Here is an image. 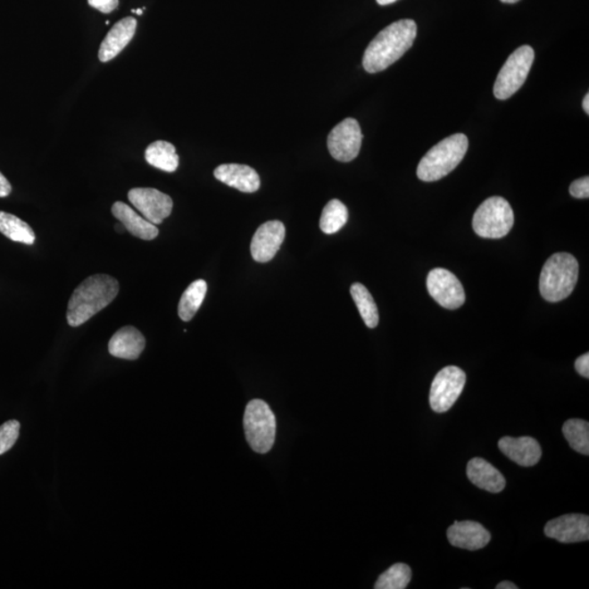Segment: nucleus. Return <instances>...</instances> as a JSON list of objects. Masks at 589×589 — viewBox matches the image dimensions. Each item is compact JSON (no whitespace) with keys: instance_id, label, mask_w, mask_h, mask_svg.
<instances>
[{"instance_id":"4c0bfd02","label":"nucleus","mask_w":589,"mask_h":589,"mask_svg":"<svg viewBox=\"0 0 589 589\" xmlns=\"http://www.w3.org/2000/svg\"><path fill=\"white\" fill-rule=\"evenodd\" d=\"M144 9H145V8L136 10V13L137 14V16H141L142 12H144Z\"/></svg>"},{"instance_id":"bb28decb","label":"nucleus","mask_w":589,"mask_h":589,"mask_svg":"<svg viewBox=\"0 0 589 589\" xmlns=\"http://www.w3.org/2000/svg\"><path fill=\"white\" fill-rule=\"evenodd\" d=\"M411 579V568L404 563H396L377 578L376 589H405Z\"/></svg>"},{"instance_id":"2eb2a0df","label":"nucleus","mask_w":589,"mask_h":589,"mask_svg":"<svg viewBox=\"0 0 589 589\" xmlns=\"http://www.w3.org/2000/svg\"><path fill=\"white\" fill-rule=\"evenodd\" d=\"M216 179L245 194L258 191L261 180L253 167L243 164H222L214 170Z\"/></svg>"},{"instance_id":"9d476101","label":"nucleus","mask_w":589,"mask_h":589,"mask_svg":"<svg viewBox=\"0 0 589 589\" xmlns=\"http://www.w3.org/2000/svg\"><path fill=\"white\" fill-rule=\"evenodd\" d=\"M427 289L440 306L454 311L463 306L465 292L460 279L448 270L436 268L427 278Z\"/></svg>"},{"instance_id":"393cba45","label":"nucleus","mask_w":589,"mask_h":589,"mask_svg":"<svg viewBox=\"0 0 589 589\" xmlns=\"http://www.w3.org/2000/svg\"><path fill=\"white\" fill-rule=\"evenodd\" d=\"M348 220V210L340 200L333 199L322 211L320 228L324 234L332 235L344 228Z\"/></svg>"},{"instance_id":"cd10ccee","label":"nucleus","mask_w":589,"mask_h":589,"mask_svg":"<svg viewBox=\"0 0 589 589\" xmlns=\"http://www.w3.org/2000/svg\"><path fill=\"white\" fill-rule=\"evenodd\" d=\"M19 432L20 422L18 420H9L0 426V455L12 449L19 438Z\"/></svg>"},{"instance_id":"9b49d317","label":"nucleus","mask_w":589,"mask_h":589,"mask_svg":"<svg viewBox=\"0 0 589 589\" xmlns=\"http://www.w3.org/2000/svg\"><path fill=\"white\" fill-rule=\"evenodd\" d=\"M128 198L145 219L154 225L162 224L173 211L174 203L170 196L154 188L131 189Z\"/></svg>"},{"instance_id":"ddd939ff","label":"nucleus","mask_w":589,"mask_h":589,"mask_svg":"<svg viewBox=\"0 0 589 589\" xmlns=\"http://www.w3.org/2000/svg\"><path fill=\"white\" fill-rule=\"evenodd\" d=\"M544 534L562 543L586 542L589 539V518L584 514L562 515L549 520Z\"/></svg>"},{"instance_id":"412c9836","label":"nucleus","mask_w":589,"mask_h":589,"mask_svg":"<svg viewBox=\"0 0 589 589\" xmlns=\"http://www.w3.org/2000/svg\"><path fill=\"white\" fill-rule=\"evenodd\" d=\"M145 160L151 166L167 173H174L179 166V156L170 142L155 141L146 147Z\"/></svg>"},{"instance_id":"f8f14e48","label":"nucleus","mask_w":589,"mask_h":589,"mask_svg":"<svg viewBox=\"0 0 589 589\" xmlns=\"http://www.w3.org/2000/svg\"><path fill=\"white\" fill-rule=\"evenodd\" d=\"M285 226L279 220H269L260 225L250 245L254 261L265 263L271 261L278 253L285 239Z\"/></svg>"},{"instance_id":"20e7f679","label":"nucleus","mask_w":589,"mask_h":589,"mask_svg":"<svg viewBox=\"0 0 589 589\" xmlns=\"http://www.w3.org/2000/svg\"><path fill=\"white\" fill-rule=\"evenodd\" d=\"M469 150V139L463 134L445 137L427 152L417 167V176L422 181H436L449 175L463 161Z\"/></svg>"},{"instance_id":"6ab92c4d","label":"nucleus","mask_w":589,"mask_h":589,"mask_svg":"<svg viewBox=\"0 0 589 589\" xmlns=\"http://www.w3.org/2000/svg\"><path fill=\"white\" fill-rule=\"evenodd\" d=\"M112 213L125 226L126 230L137 238L153 240L159 236V228L124 203H115Z\"/></svg>"},{"instance_id":"2f4dec72","label":"nucleus","mask_w":589,"mask_h":589,"mask_svg":"<svg viewBox=\"0 0 589 589\" xmlns=\"http://www.w3.org/2000/svg\"><path fill=\"white\" fill-rule=\"evenodd\" d=\"M12 185H10L6 177L0 173V198H6L12 194Z\"/></svg>"},{"instance_id":"7ed1b4c3","label":"nucleus","mask_w":589,"mask_h":589,"mask_svg":"<svg viewBox=\"0 0 589 589\" xmlns=\"http://www.w3.org/2000/svg\"><path fill=\"white\" fill-rule=\"evenodd\" d=\"M578 279V262L567 253H554L540 273L539 291L550 303L563 301L571 294Z\"/></svg>"},{"instance_id":"1a4fd4ad","label":"nucleus","mask_w":589,"mask_h":589,"mask_svg":"<svg viewBox=\"0 0 589 589\" xmlns=\"http://www.w3.org/2000/svg\"><path fill=\"white\" fill-rule=\"evenodd\" d=\"M362 134L360 122L353 118H346L333 128L328 137V149L333 159L347 163L360 154Z\"/></svg>"},{"instance_id":"6e6552de","label":"nucleus","mask_w":589,"mask_h":589,"mask_svg":"<svg viewBox=\"0 0 589 589\" xmlns=\"http://www.w3.org/2000/svg\"><path fill=\"white\" fill-rule=\"evenodd\" d=\"M466 375L459 367L444 368L432 381L430 406L436 412L448 411L464 390Z\"/></svg>"},{"instance_id":"f704fd0d","label":"nucleus","mask_w":589,"mask_h":589,"mask_svg":"<svg viewBox=\"0 0 589 589\" xmlns=\"http://www.w3.org/2000/svg\"><path fill=\"white\" fill-rule=\"evenodd\" d=\"M397 0H377V3L380 4V6H386V4H391L396 3Z\"/></svg>"},{"instance_id":"a211bd4d","label":"nucleus","mask_w":589,"mask_h":589,"mask_svg":"<svg viewBox=\"0 0 589 589\" xmlns=\"http://www.w3.org/2000/svg\"><path fill=\"white\" fill-rule=\"evenodd\" d=\"M145 347V336L134 327L121 328L108 343V352L112 356L127 361L137 360Z\"/></svg>"},{"instance_id":"e433bc0d","label":"nucleus","mask_w":589,"mask_h":589,"mask_svg":"<svg viewBox=\"0 0 589 589\" xmlns=\"http://www.w3.org/2000/svg\"><path fill=\"white\" fill-rule=\"evenodd\" d=\"M501 2H502L504 4H515V3L519 2V0H501Z\"/></svg>"},{"instance_id":"4468645a","label":"nucleus","mask_w":589,"mask_h":589,"mask_svg":"<svg viewBox=\"0 0 589 589\" xmlns=\"http://www.w3.org/2000/svg\"><path fill=\"white\" fill-rule=\"evenodd\" d=\"M137 26V20L132 17H127L118 21L103 39L100 51H98V59L102 62H107L120 55L134 38Z\"/></svg>"},{"instance_id":"b1692460","label":"nucleus","mask_w":589,"mask_h":589,"mask_svg":"<svg viewBox=\"0 0 589 589\" xmlns=\"http://www.w3.org/2000/svg\"><path fill=\"white\" fill-rule=\"evenodd\" d=\"M351 294L366 326L375 328L379 323V311L371 294L361 283L352 285Z\"/></svg>"},{"instance_id":"aec40b11","label":"nucleus","mask_w":589,"mask_h":589,"mask_svg":"<svg viewBox=\"0 0 589 589\" xmlns=\"http://www.w3.org/2000/svg\"><path fill=\"white\" fill-rule=\"evenodd\" d=\"M469 479L478 488L489 493H501L505 487V478L494 466L487 460L475 458L468 465Z\"/></svg>"},{"instance_id":"4be33fe9","label":"nucleus","mask_w":589,"mask_h":589,"mask_svg":"<svg viewBox=\"0 0 589 589\" xmlns=\"http://www.w3.org/2000/svg\"><path fill=\"white\" fill-rule=\"evenodd\" d=\"M206 291L208 284L204 279H198L187 287L178 304V316L181 320L190 321L195 316L204 301Z\"/></svg>"},{"instance_id":"f03ea898","label":"nucleus","mask_w":589,"mask_h":589,"mask_svg":"<svg viewBox=\"0 0 589 589\" xmlns=\"http://www.w3.org/2000/svg\"><path fill=\"white\" fill-rule=\"evenodd\" d=\"M120 284L105 274L92 275L72 293L67 308L69 326L77 328L90 320L117 297Z\"/></svg>"},{"instance_id":"a878e982","label":"nucleus","mask_w":589,"mask_h":589,"mask_svg":"<svg viewBox=\"0 0 589 589\" xmlns=\"http://www.w3.org/2000/svg\"><path fill=\"white\" fill-rule=\"evenodd\" d=\"M564 438L578 453L589 454V424L582 419H569L563 425Z\"/></svg>"},{"instance_id":"f3484780","label":"nucleus","mask_w":589,"mask_h":589,"mask_svg":"<svg viewBox=\"0 0 589 589\" xmlns=\"http://www.w3.org/2000/svg\"><path fill=\"white\" fill-rule=\"evenodd\" d=\"M498 445L507 458L524 468L536 465L542 459V448L538 441L530 436H520V438L504 436L499 441Z\"/></svg>"},{"instance_id":"5701e85b","label":"nucleus","mask_w":589,"mask_h":589,"mask_svg":"<svg viewBox=\"0 0 589 589\" xmlns=\"http://www.w3.org/2000/svg\"><path fill=\"white\" fill-rule=\"evenodd\" d=\"M0 233L4 234L12 242L33 245L36 242V234L28 223L16 215L0 211Z\"/></svg>"},{"instance_id":"7c9ffc66","label":"nucleus","mask_w":589,"mask_h":589,"mask_svg":"<svg viewBox=\"0 0 589 589\" xmlns=\"http://www.w3.org/2000/svg\"><path fill=\"white\" fill-rule=\"evenodd\" d=\"M576 369L584 377H589V353H584L576 361Z\"/></svg>"},{"instance_id":"c9c22d12","label":"nucleus","mask_w":589,"mask_h":589,"mask_svg":"<svg viewBox=\"0 0 589 589\" xmlns=\"http://www.w3.org/2000/svg\"><path fill=\"white\" fill-rule=\"evenodd\" d=\"M115 229H116V232L120 233V234L124 233L125 230H126L125 226L122 225V224H117L115 226Z\"/></svg>"},{"instance_id":"423d86ee","label":"nucleus","mask_w":589,"mask_h":589,"mask_svg":"<svg viewBox=\"0 0 589 589\" xmlns=\"http://www.w3.org/2000/svg\"><path fill=\"white\" fill-rule=\"evenodd\" d=\"M514 225L512 206L502 196H491L476 211L473 228L480 237L497 239L510 233Z\"/></svg>"},{"instance_id":"dca6fc26","label":"nucleus","mask_w":589,"mask_h":589,"mask_svg":"<svg viewBox=\"0 0 589 589\" xmlns=\"http://www.w3.org/2000/svg\"><path fill=\"white\" fill-rule=\"evenodd\" d=\"M448 539L452 546L474 552L487 546L491 536L483 525L473 520H464L452 525L448 529Z\"/></svg>"},{"instance_id":"473e14b6","label":"nucleus","mask_w":589,"mask_h":589,"mask_svg":"<svg viewBox=\"0 0 589 589\" xmlns=\"http://www.w3.org/2000/svg\"><path fill=\"white\" fill-rule=\"evenodd\" d=\"M497 589H518V587L515 584L510 582H502L498 584Z\"/></svg>"},{"instance_id":"72a5a7b5","label":"nucleus","mask_w":589,"mask_h":589,"mask_svg":"<svg viewBox=\"0 0 589 589\" xmlns=\"http://www.w3.org/2000/svg\"><path fill=\"white\" fill-rule=\"evenodd\" d=\"M583 108H584V111H585L586 114L588 115L589 114V95H588V93L585 95V97H584Z\"/></svg>"},{"instance_id":"c85d7f7f","label":"nucleus","mask_w":589,"mask_h":589,"mask_svg":"<svg viewBox=\"0 0 589 589\" xmlns=\"http://www.w3.org/2000/svg\"><path fill=\"white\" fill-rule=\"evenodd\" d=\"M569 194L574 198L587 199L589 196V178L588 176L583 177L581 179L573 181L569 186Z\"/></svg>"},{"instance_id":"39448f33","label":"nucleus","mask_w":589,"mask_h":589,"mask_svg":"<svg viewBox=\"0 0 589 589\" xmlns=\"http://www.w3.org/2000/svg\"><path fill=\"white\" fill-rule=\"evenodd\" d=\"M244 428L250 448L260 454L268 453L277 436V419L262 400H253L245 407Z\"/></svg>"},{"instance_id":"c756f323","label":"nucleus","mask_w":589,"mask_h":589,"mask_svg":"<svg viewBox=\"0 0 589 589\" xmlns=\"http://www.w3.org/2000/svg\"><path fill=\"white\" fill-rule=\"evenodd\" d=\"M92 8H95L103 13H111L120 4V0H87Z\"/></svg>"},{"instance_id":"0eeeda50","label":"nucleus","mask_w":589,"mask_h":589,"mask_svg":"<svg viewBox=\"0 0 589 589\" xmlns=\"http://www.w3.org/2000/svg\"><path fill=\"white\" fill-rule=\"evenodd\" d=\"M534 59V49L528 46H520L508 58L494 83V93L498 100H508L522 87Z\"/></svg>"},{"instance_id":"f257e3e1","label":"nucleus","mask_w":589,"mask_h":589,"mask_svg":"<svg viewBox=\"0 0 589 589\" xmlns=\"http://www.w3.org/2000/svg\"><path fill=\"white\" fill-rule=\"evenodd\" d=\"M417 37L414 20L404 19L383 29L363 54L362 66L369 73L386 71L409 51Z\"/></svg>"}]
</instances>
